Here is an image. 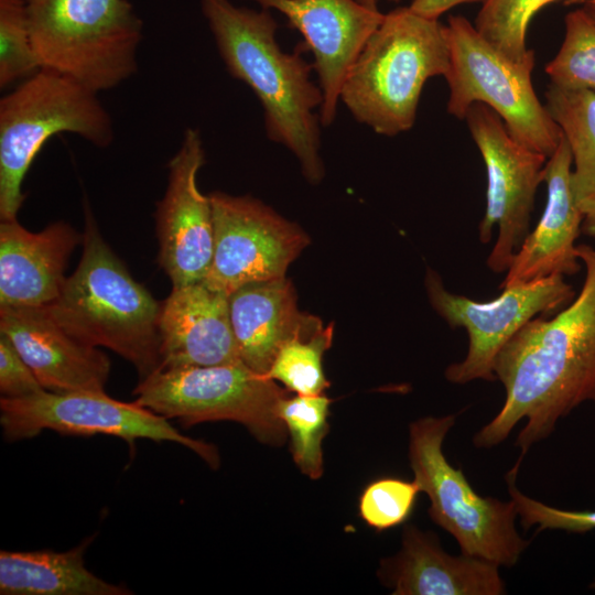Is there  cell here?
<instances>
[{
  "instance_id": "6da1fadb",
  "label": "cell",
  "mask_w": 595,
  "mask_h": 595,
  "mask_svg": "<svg viewBox=\"0 0 595 595\" xmlns=\"http://www.w3.org/2000/svg\"><path fill=\"white\" fill-rule=\"evenodd\" d=\"M576 252L585 266L580 294L554 317L529 321L498 353L494 370L506 399L475 434L476 447L498 445L524 419L516 441L522 459L560 419L595 402V249L581 245Z\"/></svg>"
},
{
  "instance_id": "7a4b0ae2",
  "label": "cell",
  "mask_w": 595,
  "mask_h": 595,
  "mask_svg": "<svg viewBox=\"0 0 595 595\" xmlns=\"http://www.w3.org/2000/svg\"><path fill=\"white\" fill-rule=\"evenodd\" d=\"M202 13L228 73L259 99L267 137L299 160L312 184L324 177L320 111L323 96L311 79L313 64L298 48L281 50L269 10L237 7L230 0H202Z\"/></svg>"
},
{
  "instance_id": "3957f363",
  "label": "cell",
  "mask_w": 595,
  "mask_h": 595,
  "mask_svg": "<svg viewBox=\"0 0 595 595\" xmlns=\"http://www.w3.org/2000/svg\"><path fill=\"white\" fill-rule=\"evenodd\" d=\"M83 251L58 298L46 306L69 335L129 361L139 381L161 369V303L136 281L104 240L87 202Z\"/></svg>"
},
{
  "instance_id": "277c9868",
  "label": "cell",
  "mask_w": 595,
  "mask_h": 595,
  "mask_svg": "<svg viewBox=\"0 0 595 595\" xmlns=\"http://www.w3.org/2000/svg\"><path fill=\"white\" fill-rule=\"evenodd\" d=\"M448 67L444 24L397 8L385 13L350 66L339 101L356 121L394 137L413 127L428 79L445 76Z\"/></svg>"
},
{
  "instance_id": "5b68a950",
  "label": "cell",
  "mask_w": 595,
  "mask_h": 595,
  "mask_svg": "<svg viewBox=\"0 0 595 595\" xmlns=\"http://www.w3.org/2000/svg\"><path fill=\"white\" fill-rule=\"evenodd\" d=\"M41 68L100 93L138 71L143 21L128 0H26Z\"/></svg>"
},
{
  "instance_id": "8992f818",
  "label": "cell",
  "mask_w": 595,
  "mask_h": 595,
  "mask_svg": "<svg viewBox=\"0 0 595 595\" xmlns=\"http://www.w3.org/2000/svg\"><path fill=\"white\" fill-rule=\"evenodd\" d=\"M73 133L97 148L115 138L110 113L98 93L41 68L0 99V218L17 219L24 177L47 140Z\"/></svg>"
},
{
  "instance_id": "52a82bcc",
  "label": "cell",
  "mask_w": 595,
  "mask_h": 595,
  "mask_svg": "<svg viewBox=\"0 0 595 595\" xmlns=\"http://www.w3.org/2000/svg\"><path fill=\"white\" fill-rule=\"evenodd\" d=\"M454 423L450 414L410 424L413 480L430 499L431 519L455 538L462 553L513 566L530 544L516 529V504L478 495L463 470L447 462L442 445Z\"/></svg>"
},
{
  "instance_id": "ba28073f",
  "label": "cell",
  "mask_w": 595,
  "mask_h": 595,
  "mask_svg": "<svg viewBox=\"0 0 595 595\" xmlns=\"http://www.w3.org/2000/svg\"><path fill=\"white\" fill-rule=\"evenodd\" d=\"M450 67L446 110L462 120L469 107L482 102L504 121L509 133L526 147L549 158L563 134L531 79L536 57L516 62L484 39L462 15L444 24Z\"/></svg>"
},
{
  "instance_id": "9c48e42d",
  "label": "cell",
  "mask_w": 595,
  "mask_h": 595,
  "mask_svg": "<svg viewBox=\"0 0 595 595\" xmlns=\"http://www.w3.org/2000/svg\"><path fill=\"white\" fill-rule=\"evenodd\" d=\"M133 393L138 404L185 426L234 421L259 442L279 446L286 439L278 413L286 391L242 361L161 369L140 380Z\"/></svg>"
},
{
  "instance_id": "30bf717a",
  "label": "cell",
  "mask_w": 595,
  "mask_h": 595,
  "mask_svg": "<svg viewBox=\"0 0 595 595\" xmlns=\"http://www.w3.org/2000/svg\"><path fill=\"white\" fill-rule=\"evenodd\" d=\"M0 425L6 441L32 439L44 430L65 435L105 434L131 447L137 440L172 442L197 454L210 468L220 464L217 447L182 434L169 419L137 402L116 400L105 391L51 392L0 399Z\"/></svg>"
},
{
  "instance_id": "8fae6325",
  "label": "cell",
  "mask_w": 595,
  "mask_h": 595,
  "mask_svg": "<svg viewBox=\"0 0 595 595\" xmlns=\"http://www.w3.org/2000/svg\"><path fill=\"white\" fill-rule=\"evenodd\" d=\"M425 288L436 313L451 327H464L468 333L465 359L445 370L446 379L459 385L477 379L496 380L495 360L505 344L537 315L566 306L575 296L561 274L506 286L498 298L487 302L447 291L431 269L426 272Z\"/></svg>"
},
{
  "instance_id": "7c38bea8",
  "label": "cell",
  "mask_w": 595,
  "mask_h": 595,
  "mask_svg": "<svg viewBox=\"0 0 595 595\" xmlns=\"http://www.w3.org/2000/svg\"><path fill=\"white\" fill-rule=\"evenodd\" d=\"M487 173L486 209L479 239L487 244L498 225V237L487 259L496 273L508 270L529 232L538 186L548 158L517 141L502 119L488 106L473 104L465 118Z\"/></svg>"
},
{
  "instance_id": "4fadbf2b",
  "label": "cell",
  "mask_w": 595,
  "mask_h": 595,
  "mask_svg": "<svg viewBox=\"0 0 595 595\" xmlns=\"http://www.w3.org/2000/svg\"><path fill=\"white\" fill-rule=\"evenodd\" d=\"M214 217V252L204 281L230 295L253 282L285 277L309 245L296 224L251 196L209 194Z\"/></svg>"
},
{
  "instance_id": "5bb4252c",
  "label": "cell",
  "mask_w": 595,
  "mask_h": 595,
  "mask_svg": "<svg viewBox=\"0 0 595 595\" xmlns=\"http://www.w3.org/2000/svg\"><path fill=\"white\" fill-rule=\"evenodd\" d=\"M204 163L202 136L197 129L187 128L167 163V186L155 210L159 263L172 286L204 280L212 264L213 205L210 196L197 185Z\"/></svg>"
},
{
  "instance_id": "9a60e30c",
  "label": "cell",
  "mask_w": 595,
  "mask_h": 595,
  "mask_svg": "<svg viewBox=\"0 0 595 595\" xmlns=\"http://www.w3.org/2000/svg\"><path fill=\"white\" fill-rule=\"evenodd\" d=\"M277 10L303 36V47L314 56L323 101L320 120L329 127L337 112L344 79L385 13L357 0H250Z\"/></svg>"
},
{
  "instance_id": "2e32d148",
  "label": "cell",
  "mask_w": 595,
  "mask_h": 595,
  "mask_svg": "<svg viewBox=\"0 0 595 595\" xmlns=\"http://www.w3.org/2000/svg\"><path fill=\"white\" fill-rule=\"evenodd\" d=\"M0 334L10 339L45 390L104 391L111 367L107 355L64 331L46 306L0 307Z\"/></svg>"
},
{
  "instance_id": "e0dca14e",
  "label": "cell",
  "mask_w": 595,
  "mask_h": 595,
  "mask_svg": "<svg viewBox=\"0 0 595 595\" xmlns=\"http://www.w3.org/2000/svg\"><path fill=\"white\" fill-rule=\"evenodd\" d=\"M159 336L161 369L241 361L230 321L229 295L204 280L172 286L161 303Z\"/></svg>"
},
{
  "instance_id": "ac0fdd59",
  "label": "cell",
  "mask_w": 595,
  "mask_h": 595,
  "mask_svg": "<svg viewBox=\"0 0 595 595\" xmlns=\"http://www.w3.org/2000/svg\"><path fill=\"white\" fill-rule=\"evenodd\" d=\"M571 170V150L562 137L543 170L548 193L543 213L516 251L501 289L580 270L575 241L582 231L583 215L572 192Z\"/></svg>"
},
{
  "instance_id": "d6986e66",
  "label": "cell",
  "mask_w": 595,
  "mask_h": 595,
  "mask_svg": "<svg viewBox=\"0 0 595 595\" xmlns=\"http://www.w3.org/2000/svg\"><path fill=\"white\" fill-rule=\"evenodd\" d=\"M69 224L32 232L17 219L0 224V307L47 306L60 295L68 258L82 242Z\"/></svg>"
},
{
  "instance_id": "ffe728a7",
  "label": "cell",
  "mask_w": 595,
  "mask_h": 595,
  "mask_svg": "<svg viewBox=\"0 0 595 595\" xmlns=\"http://www.w3.org/2000/svg\"><path fill=\"white\" fill-rule=\"evenodd\" d=\"M379 575L394 595H501L499 565L462 553L451 555L437 538L414 526L403 530L397 555L382 561Z\"/></svg>"
},
{
  "instance_id": "44dd1931",
  "label": "cell",
  "mask_w": 595,
  "mask_h": 595,
  "mask_svg": "<svg viewBox=\"0 0 595 595\" xmlns=\"http://www.w3.org/2000/svg\"><path fill=\"white\" fill-rule=\"evenodd\" d=\"M229 312L241 361L264 376L307 316L299 311L295 290L285 277L237 289L229 295Z\"/></svg>"
},
{
  "instance_id": "7402d4cb",
  "label": "cell",
  "mask_w": 595,
  "mask_h": 595,
  "mask_svg": "<svg viewBox=\"0 0 595 595\" xmlns=\"http://www.w3.org/2000/svg\"><path fill=\"white\" fill-rule=\"evenodd\" d=\"M93 538L64 552H0L1 595H130L128 587L90 572L84 553Z\"/></svg>"
},
{
  "instance_id": "603a6c76",
  "label": "cell",
  "mask_w": 595,
  "mask_h": 595,
  "mask_svg": "<svg viewBox=\"0 0 595 595\" xmlns=\"http://www.w3.org/2000/svg\"><path fill=\"white\" fill-rule=\"evenodd\" d=\"M545 100L571 150V187L583 215L582 232L595 237V91L550 84Z\"/></svg>"
},
{
  "instance_id": "cb8c5ba5",
  "label": "cell",
  "mask_w": 595,
  "mask_h": 595,
  "mask_svg": "<svg viewBox=\"0 0 595 595\" xmlns=\"http://www.w3.org/2000/svg\"><path fill=\"white\" fill-rule=\"evenodd\" d=\"M334 325L307 314L298 332L277 354L267 377L280 381L289 391L313 396L324 393L329 382L323 369V356L331 347Z\"/></svg>"
},
{
  "instance_id": "d4e9b609",
  "label": "cell",
  "mask_w": 595,
  "mask_h": 595,
  "mask_svg": "<svg viewBox=\"0 0 595 595\" xmlns=\"http://www.w3.org/2000/svg\"><path fill=\"white\" fill-rule=\"evenodd\" d=\"M331 400L324 394L284 397L278 413L291 439L293 461L311 479L323 475L322 443L328 432Z\"/></svg>"
},
{
  "instance_id": "484cf974",
  "label": "cell",
  "mask_w": 595,
  "mask_h": 595,
  "mask_svg": "<svg viewBox=\"0 0 595 595\" xmlns=\"http://www.w3.org/2000/svg\"><path fill=\"white\" fill-rule=\"evenodd\" d=\"M564 30L558 53L544 67L551 85L595 91V22L576 8L565 15Z\"/></svg>"
},
{
  "instance_id": "4316f807",
  "label": "cell",
  "mask_w": 595,
  "mask_h": 595,
  "mask_svg": "<svg viewBox=\"0 0 595 595\" xmlns=\"http://www.w3.org/2000/svg\"><path fill=\"white\" fill-rule=\"evenodd\" d=\"M556 0H485L475 19L478 33L498 51L516 62L534 58L527 46L532 18Z\"/></svg>"
},
{
  "instance_id": "83f0119b",
  "label": "cell",
  "mask_w": 595,
  "mask_h": 595,
  "mask_svg": "<svg viewBox=\"0 0 595 595\" xmlns=\"http://www.w3.org/2000/svg\"><path fill=\"white\" fill-rule=\"evenodd\" d=\"M32 44L26 0H0V87L40 71Z\"/></svg>"
},
{
  "instance_id": "f1b7e54d",
  "label": "cell",
  "mask_w": 595,
  "mask_h": 595,
  "mask_svg": "<svg viewBox=\"0 0 595 595\" xmlns=\"http://www.w3.org/2000/svg\"><path fill=\"white\" fill-rule=\"evenodd\" d=\"M419 493L414 480L378 478L368 484L361 493L360 517L377 531L397 527L411 516Z\"/></svg>"
},
{
  "instance_id": "f546056e",
  "label": "cell",
  "mask_w": 595,
  "mask_h": 595,
  "mask_svg": "<svg viewBox=\"0 0 595 595\" xmlns=\"http://www.w3.org/2000/svg\"><path fill=\"white\" fill-rule=\"evenodd\" d=\"M516 466L507 474L506 479L511 499L516 504L518 516L524 529L532 526L542 530H563L567 532L584 533L595 530V510H564L523 495L516 486V476L518 472Z\"/></svg>"
},
{
  "instance_id": "4dcf8cb0",
  "label": "cell",
  "mask_w": 595,
  "mask_h": 595,
  "mask_svg": "<svg viewBox=\"0 0 595 595\" xmlns=\"http://www.w3.org/2000/svg\"><path fill=\"white\" fill-rule=\"evenodd\" d=\"M45 389L10 339L0 334L1 398H25Z\"/></svg>"
},
{
  "instance_id": "1f68e13d",
  "label": "cell",
  "mask_w": 595,
  "mask_h": 595,
  "mask_svg": "<svg viewBox=\"0 0 595 595\" xmlns=\"http://www.w3.org/2000/svg\"><path fill=\"white\" fill-rule=\"evenodd\" d=\"M485 0H412L409 6L414 12L431 19H439L454 7L465 3H483Z\"/></svg>"
},
{
  "instance_id": "d6a6232c",
  "label": "cell",
  "mask_w": 595,
  "mask_h": 595,
  "mask_svg": "<svg viewBox=\"0 0 595 595\" xmlns=\"http://www.w3.org/2000/svg\"><path fill=\"white\" fill-rule=\"evenodd\" d=\"M567 3L580 4L587 15L595 22V0H567Z\"/></svg>"
},
{
  "instance_id": "836d02e7",
  "label": "cell",
  "mask_w": 595,
  "mask_h": 595,
  "mask_svg": "<svg viewBox=\"0 0 595 595\" xmlns=\"http://www.w3.org/2000/svg\"><path fill=\"white\" fill-rule=\"evenodd\" d=\"M359 1L361 4L370 8V9H374V10H378V2L379 0H357Z\"/></svg>"
},
{
  "instance_id": "e575fe53",
  "label": "cell",
  "mask_w": 595,
  "mask_h": 595,
  "mask_svg": "<svg viewBox=\"0 0 595 595\" xmlns=\"http://www.w3.org/2000/svg\"><path fill=\"white\" fill-rule=\"evenodd\" d=\"M589 588L595 589V580L589 584Z\"/></svg>"
},
{
  "instance_id": "d590c367",
  "label": "cell",
  "mask_w": 595,
  "mask_h": 595,
  "mask_svg": "<svg viewBox=\"0 0 595 595\" xmlns=\"http://www.w3.org/2000/svg\"><path fill=\"white\" fill-rule=\"evenodd\" d=\"M389 1H392V2H398L399 0H389Z\"/></svg>"
}]
</instances>
